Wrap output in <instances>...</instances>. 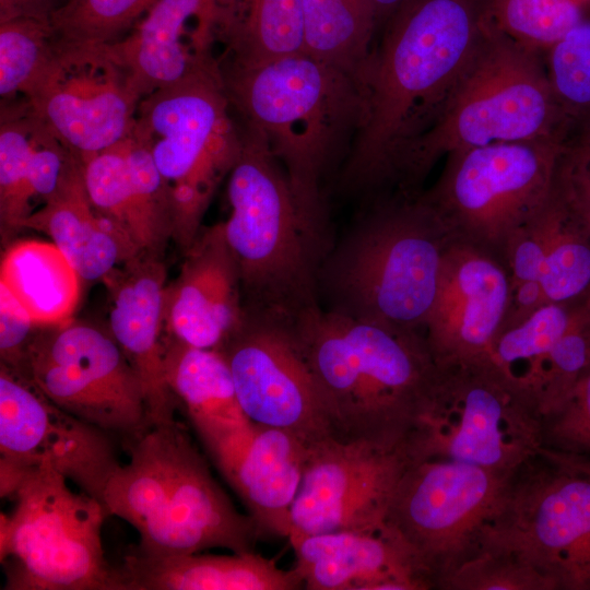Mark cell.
Listing matches in <instances>:
<instances>
[{
	"instance_id": "obj_1",
	"label": "cell",
	"mask_w": 590,
	"mask_h": 590,
	"mask_svg": "<svg viewBox=\"0 0 590 590\" xmlns=\"http://www.w3.org/2000/svg\"><path fill=\"white\" fill-rule=\"evenodd\" d=\"M493 25L491 0H409L385 24L364 82V115L341 173L346 190L394 188Z\"/></svg>"
},
{
	"instance_id": "obj_2",
	"label": "cell",
	"mask_w": 590,
	"mask_h": 590,
	"mask_svg": "<svg viewBox=\"0 0 590 590\" xmlns=\"http://www.w3.org/2000/svg\"><path fill=\"white\" fill-rule=\"evenodd\" d=\"M286 327L323 392L335 438L406 441L441 377L424 333L318 304Z\"/></svg>"
},
{
	"instance_id": "obj_3",
	"label": "cell",
	"mask_w": 590,
	"mask_h": 590,
	"mask_svg": "<svg viewBox=\"0 0 590 590\" xmlns=\"http://www.w3.org/2000/svg\"><path fill=\"white\" fill-rule=\"evenodd\" d=\"M222 81L239 121L263 135L284 169L300 215L326 239L321 181L351 150L362 88L305 52L251 67L223 63Z\"/></svg>"
},
{
	"instance_id": "obj_4",
	"label": "cell",
	"mask_w": 590,
	"mask_h": 590,
	"mask_svg": "<svg viewBox=\"0 0 590 590\" xmlns=\"http://www.w3.org/2000/svg\"><path fill=\"white\" fill-rule=\"evenodd\" d=\"M125 446L129 461L110 475L103 504L109 516L138 531L132 553L168 557L215 547L255 551L261 536L256 522L233 505L181 423L153 425Z\"/></svg>"
},
{
	"instance_id": "obj_5",
	"label": "cell",
	"mask_w": 590,
	"mask_h": 590,
	"mask_svg": "<svg viewBox=\"0 0 590 590\" xmlns=\"http://www.w3.org/2000/svg\"><path fill=\"white\" fill-rule=\"evenodd\" d=\"M239 122L222 229L238 266L247 314L292 323L317 305L326 239L303 219L285 172L263 135Z\"/></svg>"
},
{
	"instance_id": "obj_6",
	"label": "cell",
	"mask_w": 590,
	"mask_h": 590,
	"mask_svg": "<svg viewBox=\"0 0 590 590\" xmlns=\"http://www.w3.org/2000/svg\"><path fill=\"white\" fill-rule=\"evenodd\" d=\"M453 239L420 192L380 196L326 257L318 287L331 310L424 333Z\"/></svg>"
},
{
	"instance_id": "obj_7",
	"label": "cell",
	"mask_w": 590,
	"mask_h": 590,
	"mask_svg": "<svg viewBox=\"0 0 590 590\" xmlns=\"http://www.w3.org/2000/svg\"><path fill=\"white\" fill-rule=\"evenodd\" d=\"M556 139L567 129L542 54L493 23L440 114L410 148L396 191L415 194L449 153L496 142Z\"/></svg>"
},
{
	"instance_id": "obj_8",
	"label": "cell",
	"mask_w": 590,
	"mask_h": 590,
	"mask_svg": "<svg viewBox=\"0 0 590 590\" xmlns=\"http://www.w3.org/2000/svg\"><path fill=\"white\" fill-rule=\"evenodd\" d=\"M222 73L158 88L137 108L131 137L150 153L168 193L173 239L185 251L240 150Z\"/></svg>"
},
{
	"instance_id": "obj_9",
	"label": "cell",
	"mask_w": 590,
	"mask_h": 590,
	"mask_svg": "<svg viewBox=\"0 0 590 590\" xmlns=\"http://www.w3.org/2000/svg\"><path fill=\"white\" fill-rule=\"evenodd\" d=\"M49 467L26 470L1 514L0 562L5 590H120L106 559L103 503L73 492Z\"/></svg>"
},
{
	"instance_id": "obj_10",
	"label": "cell",
	"mask_w": 590,
	"mask_h": 590,
	"mask_svg": "<svg viewBox=\"0 0 590 590\" xmlns=\"http://www.w3.org/2000/svg\"><path fill=\"white\" fill-rule=\"evenodd\" d=\"M481 548L514 553L558 590H590V458L542 447L511 472Z\"/></svg>"
},
{
	"instance_id": "obj_11",
	"label": "cell",
	"mask_w": 590,
	"mask_h": 590,
	"mask_svg": "<svg viewBox=\"0 0 590 590\" xmlns=\"http://www.w3.org/2000/svg\"><path fill=\"white\" fill-rule=\"evenodd\" d=\"M439 367L433 403L406 439L414 461L453 460L510 474L543 447L536 401L489 356Z\"/></svg>"
},
{
	"instance_id": "obj_12",
	"label": "cell",
	"mask_w": 590,
	"mask_h": 590,
	"mask_svg": "<svg viewBox=\"0 0 590 590\" xmlns=\"http://www.w3.org/2000/svg\"><path fill=\"white\" fill-rule=\"evenodd\" d=\"M563 148V141L546 139L451 152L437 181L420 197L456 240L505 264L511 238L552 194Z\"/></svg>"
},
{
	"instance_id": "obj_13",
	"label": "cell",
	"mask_w": 590,
	"mask_h": 590,
	"mask_svg": "<svg viewBox=\"0 0 590 590\" xmlns=\"http://www.w3.org/2000/svg\"><path fill=\"white\" fill-rule=\"evenodd\" d=\"M510 474L440 459L413 462L405 471L385 522L409 548L430 590H439L477 554Z\"/></svg>"
},
{
	"instance_id": "obj_14",
	"label": "cell",
	"mask_w": 590,
	"mask_h": 590,
	"mask_svg": "<svg viewBox=\"0 0 590 590\" xmlns=\"http://www.w3.org/2000/svg\"><path fill=\"white\" fill-rule=\"evenodd\" d=\"M17 374L54 404L123 445L152 426L135 370L111 333L94 324L72 318L39 326Z\"/></svg>"
},
{
	"instance_id": "obj_15",
	"label": "cell",
	"mask_w": 590,
	"mask_h": 590,
	"mask_svg": "<svg viewBox=\"0 0 590 590\" xmlns=\"http://www.w3.org/2000/svg\"><path fill=\"white\" fill-rule=\"evenodd\" d=\"M25 101L83 163L131 134L141 97L106 44L57 37Z\"/></svg>"
},
{
	"instance_id": "obj_16",
	"label": "cell",
	"mask_w": 590,
	"mask_h": 590,
	"mask_svg": "<svg viewBox=\"0 0 590 590\" xmlns=\"http://www.w3.org/2000/svg\"><path fill=\"white\" fill-rule=\"evenodd\" d=\"M413 462L406 441L384 445L329 437L308 447L290 535L380 530Z\"/></svg>"
},
{
	"instance_id": "obj_17",
	"label": "cell",
	"mask_w": 590,
	"mask_h": 590,
	"mask_svg": "<svg viewBox=\"0 0 590 590\" xmlns=\"http://www.w3.org/2000/svg\"><path fill=\"white\" fill-rule=\"evenodd\" d=\"M216 350L252 423L290 433L306 447L335 438L323 392L285 324L246 312Z\"/></svg>"
},
{
	"instance_id": "obj_18",
	"label": "cell",
	"mask_w": 590,
	"mask_h": 590,
	"mask_svg": "<svg viewBox=\"0 0 590 590\" xmlns=\"http://www.w3.org/2000/svg\"><path fill=\"white\" fill-rule=\"evenodd\" d=\"M0 453L23 469L49 467L101 503L120 464L111 435L60 409L2 364Z\"/></svg>"
},
{
	"instance_id": "obj_19",
	"label": "cell",
	"mask_w": 590,
	"mask_h": 590,
	"mask_svg": "<svg viewBox=\"0 0 590 590\" xmlns=\"http://www.w3.org/2000/svg\"><path fill=\"white\" fill-rule=\"evenodd\" d=\"M229 0H158L125 37L106 44L141 99L201 74L222 73Z\"/></svg>"
},
{
	"instance_id": "obj_20",
	"label": "cell",
	"mask_w": 590,
	"mask_h": 590,
	"mask_svg": "<svg viewBox=\"0 0 590 590\" xmlns=\"http://www.w3.org/2000/svg\"><path fill=\"white\" fill-rule=\"evenodd\" d=\"M511 278L487 251L453 239L444 256L424 335L438 364L489 356L507 315Z\"/></svg>"
},
{
	"instance_id": "obj_21",
	"label": "cell",
	"mask_w": 590,
	"mask_h": 590,
	"mask_svg": "<svg viewBox=\"0 0 590 590\" xmlns=\"http://www.w3.org/2000/svg\"><path fill=\"white\" fill-rule=\"evenodd\" d=\"M165 333L200 349H219L246 317L237 262L222 225L202 226L164 292Z\"/></svg>"
},
{
	"instance_id": "obj_22",
	"label": "cell",
	"mask_w": 590,
	"mask_h": 590,
	"mask_svg": "<svg viewBox=\"0 0 590 590\" xmlns=\"http://www.w3.org/2000/svg\"><path fill=\"white\" fill-rule=\"evenodd\" d=\"M109 290V332L135 370L151 425L176 421L178 408L165 374L164 292L162 256L141 255L105 280Z\"/></svg>"
},
{
	"instance_id": "obj_23",
	"label": "cell",
	"mask_w": 590,
	"mask_h": 590,
	"mask_svg": "<svg viewBox=\"0 0 590 590\" xmlns=\"http://www.w3.org/2000/svg\"><path fill=\"white\" fill-rule=\"evenodd\" d=\"M82 172L92 203L134 251L162 256L173 239V213L148 150L130 134L86 158Z\"/></svg>"
},
{
	"instance_id": "obj_24",
	"label": "cell",
	"mask_w": 590,
	"mask_h": 590,
	"mask_svg": "<svg viewBox=\"0 0 590 590\" xmlns=\"http://www.w3.org/2000/svg\"><path fill=\"white\" fill-rule=\"evenodd\" d=\"M293 570L307 590H430L386 522L376 532L292 534Z\"/></svg>"
},
{
	"instance_id": "obj_25",
	"label": "cell",
	"mask_w": 590,
	"mask_h": 590,
	"mask_svg": "<svg viewBox=\"0 0 590 590\" xmlns=\"http://www.w3.org/2000/svg\"><path fill=\"white\" fill-rule=\"evenodd\" d=\"M82 163L26 101L1 105L0 225L2 241L23 229L24 221Z\"/></svg>"
},
{
	"instance_id": "obj_26",
	"label": "cell",
	"mask_w": 590,
	"mask_h": 590,
	"mask_svg": "<svg viewBox=\"0 0 590 590\" xmlns=\"http://www.w3.org/2000/svg\"><path fill=\"white\" fill-rule=\"evenodd\" d=\"M167 385L214 464L244 446L255 423L244 413L231 370L216 349H200L165 333Z\"/></svg>"
},
{
	"instance_id": "obj_27",
	"label": "cell",
	"mask_w": 590,
	"mask_h": 590,
	"mask_svg": "<svg viewBox=\"0 0 590 590\" xmlns=\"http://www.w3.org/2000/svg\"><path fill=\"white\" fill-rule=\"evenodd\" d=\"M307 450L290 433L255 424L245 446L216 467L261 535L288 538Z\"/></svg>"
},
{
	"instance_id": "obj_28",
	"label": "cell",
	"mask_w": 590,
	"mask_h": 590,
	"mask_svg": "<svg viewBox=\"0 0 590 590\" xmlns=\"http://www.w3.org/2000/svg\"><path fill=\"white\" fill-rule=\"evenodd\" d=\"M117 568L120 590H297L293 568L257 552L148 557L128 553Z\"/></svg>"
},
{
	"instance_id": "obj_29",
	"label": "cell",
	"mask_w": 590,
	"mask_h": 590,
	"mask_svg": "<svg viewBox=\"0 0 590 590\" xmlns=\"http://www.w3.org/2000/svg\"><path fill=\"white\" fill-rule=\"evenodd\" d=\"M46 234L70 260L82 280H105L139 255L92 203L82 163L58 190L23 223Z\"/></svg>"
},
{
	"instance_id": "obj_30",
	"label": "cell",
	"mask_w": 590,
	"mask_h": 590,
	"mask_svg": "<svg viewBox=\"0 0 590 590\" xmlns=\"http://www.w3.org/2000/svg\"><path fill=\"white\" fill-rule=\"evenodd\" d=\"M80 280L73 264L51 241L12 243L1 258L0 284L40 327L72 319L80 298Z\"/></svg>"
},
{
	"instance_id": "obj_31",
	"label": "cell",
	"mask_w": 590,
	"mask_h": 590,
	"mask_svg": "<svg viewBox=\"0 0 590 590\" xmlns=\"http://www.w3.org/2000/svg\"><path fill=\"white\" fill-rule=\"evenodd\" d=\"M526 227L541 244L540 284L545 303H574L590 295V224L560 196L556 186Z\"/></svg>"
},
{
	"instance_id": "obj_32",
	"label": "cell",
	"mask_w": 590,
	"mask_h": 590,
	"mask_svg": "<svg viewBox=\"0 0 590 590\" xmlns=\"http://www.w3.org/2000/svg\"><path fill=\"white\" fill-rule=\"evenodd\" d=\"M378 26L369 0H303L304 52L364 88Z\"/></svg>"
},
{
	"instance_id": "obj_33",
	"label": "cell",
	"mask_w": 590,
	"mask_h": 590,
	"mask_svg": "<svg viewBox=\"0 0 590 590\" xmlns=\"http://www.w3.org/2000/svg\"><path fill=\"white\" fill-rule=\"evenodd\" d=\"M299 52L303 0H229L223 63L251 67Z\"/></svg>"
},
{
	"instance_id": "obj_34",
	"label": "cell",
	"mask_w": 590,
	"mask_h": 590,
	"mask_svg": "<svg viewBox=\"0 0 590 590\" xmlns=\"http://www.w3.org/2000/svg\"><path fill=\"white\" fill-rule=\"evenodd\" d=\"M574 304L544 303L523 320L500 329L493 341L491 359L534 400L542 366L569 326Z\"/></svg>"
},
{
	"instance_id": "obj_35",
	"label": "cell",
	"mask_w": 590,
	"mask_h": 590,
	"mask_svg": "<svg viewBox=\"0 0 590 590\" xmlns=\"http://www.w3.org/2000/svg\"><path fill=\"white\" fill-rule=\"evenodd\" d=\"M541 54L568 139L590 122V12Z\"/></svg>"
},
{
	"instance_id": "obj_36",
	"label": "cell",
	"mask_w": 590,
	"mask_h": 590,
	"mask_svg": "<svg viewBox=\"0 0 590 590\" xmlns=\"http://www.w3.org/2000/svg\"><path fill=\"white\" fill-rule=\"evenodd\" d=\"M56 40L50 21L33 17L0 21L1 105L25 101Z\"/></svg>"
},
{
	"instance_id": "obj_37",
	"label": "cell",
	"mask_w": 590,
	"mask_h": 590,
	"mask_svg": "<svg viewBox=\"0 0 590 590\" xmlns=\"http://www.w3.org/2000/svg\"><path fill=\"white\" fill-rule=\"evenodd\" d=\"M590 12V0H491L495 26L543 52Z\"/></svg>"
},
{
	"instance_id": "obj_38",
	"label": "cell",
	"mask_w": 590,
	"mask_h": 590,
	"mask_svg": "<svg viewBox=\"0 0 590 590\" xmlns=\"http://www.w3.org/2000/svg\"><path fill=\"white\" fill-rule=\"evenodd\" d=\"M590 368V295L575 302L569 326L548 353L535 389L545 416L558 409Z\"/></svg>"
},
{
	"instance_id": "obj_39",
	"label": "cell",
	"mask_w": 590,
	"mask_h": 590,
	"mask_svg": "<svg viewBox=\"0 0 590 590\" xmlns=\"http://www.w3.org/2000/svg\"><path fill=\"white\" fill-rule=\"evenodd\" d=\"M158 0H62L50 17L58 38L111 44Z\"/></svg>"
},
{
	"instance_id": "obj_40",
	"label": "cell",
	"mask_w": 590,
	"mask_h": 590,
	"mask_svg": "<svg viewBox=\"0 0 590 590\" xmlns=\"http://www.w3.org/2000/svg\"><path fill=\"white\" fill-rule=\"evenodd\" d=\"M439 590H558L556 582L518 555L494 548L479 553L453 571Z\"/></svg>"
},
{
	"instance_id": "obj_41",
	"label": "cell",
	"mask_w": 590,
	"mask_h": 590,
	"mask_svg": "<svg viewBox=\"0 0 590 590\" xmlns=\"http://www.w3.org/2000/svg\"><path fill=\"white\" fill-rule=\"evenodd\" d=\"M543 447L590 458V368L566 401L542 418Z\"/></svg>"
},
{
	"instance_id": "obj_42",
	"label": "cell",
	"mask_w": 590,
	"mask_h": 590,
	"mask_svg": "<svg viewBox=\"0 0 590 590\" xmlns=\"http://www.w3.org/2000/svg\"><path fill=\"white\" fill-rule=\"evenodd\" d=\"M555 186L563 199L590 224V122L564 143Z\"/></svg>"
},
{
	"instance_id": "obj_43",
	"label": "cell",
	"mask_w": 590,
	"mask_h": 590,
	"mask_svg": "<svg viewBox=\"0 0 590 590\" xmlns=\"http://www.w3.org/2000/svg\"><path fill=\"white\" fill-rule=\"evenodd\" d=\"M38 327L10 291L0 284V356L2 365L16 373L21 370L27 346Z\"/></svg>"
},
{
	"instance_id": "obj_44",
	"label": "cell",
	"mask_w": 590,
	"mask_h": 590,
	"mask_svg": "<svg viewBox=\"0 0 590 590\" xmlns=\"http://www.w3.org/2000/svg\"><path fill=\"white\" fill-rule=\"evenodd\" d=\"M62 0H0V21L33 17L50 21Z\"/></svg>"
},
{
	"instance_id": "obj_45",
	"label": "cell",
	"mask_w": 590,
	"mask_h": 590,
	"mask_svg": "<svg viewBox=\"0 0 590 590\" xmlns=\"http://www.w3.org/2000/svg\"><path fill=\"white\" fill-rule=\"evenodd\" d=\"M375 9L378 26L388 20L409 0H369Z\"/></svg>"
}]
</instances>
